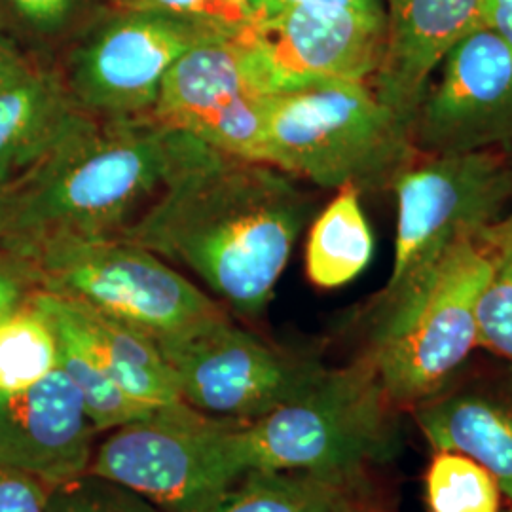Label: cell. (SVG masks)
Wrapping results in <instances>:
<instances>
[{
	"label": "cell",
	"mask_w": 512,
	"mask_h": 512,
	"mask_svg": "<svg viewBox=\"0 0 512 512\" xmlns=\"http://www.w3.org/2000/svg\"><path fill=\"white\" fill-rule=\"evenodd\" d=\"M311 209L291 175L207 147L116 239L190 270L226 310L253 319L272 302Z\"/></svg>",
	"instance_id": "cell-1"
},
{
	"label": "cell",
	"mask_w": 512,
	"mask_h": 512,
	"mask_svg": "<svg viewBox=\"0 0 512 512\" xmlns=\"http://www.w3.org/2000/svg\"><path fill=\"white\" fill-rule=\"evenodd\" d=\"M57 366V334L29 294L25 304L0 323V397L37 385Z\"/></svg>",
	"instance_id": "cell-21"
},
{
	"label": "cell",
	"mask_w": 512,
	"mask_h": 512,
	"mask_svg": "<svg viewBox=\"0 0 512 512\" xmlns=\"http://www.w3.org/2000/svg\"><path fill=\"white\" fill-rule=\"evenodd\" d=\"M503 512H512V505H511V507H509V509H505V511H503Z\"/></svg>",
	"instance_id": "cell-35"
},
{
	"label": "cell",
	"mask_w": 512,
	"mask_h": 512,
	"mask_svg": "<svg viewBox=\"0 0 512 512\" xmlns=\"http://www.w3.org/2000/svg\"><path fill=\"white\" fill-rule=\"evenodd\" d=\"M374 255V236L361 205V190L344 186L313 219L306 241V275L332 291L363 274Z\"/></svg>",
	"instance_id": "cell-19"
},
{
	"label": "cell",
	"mask_w": 512,
	"mask_h": 512,
	"mask_svg": "<svg viewBox=\"0 0 512 512\" xmlns=\"http://www.w3.org/2000/svg\"><path fill=\"white\" fill-rule=\"evenodd\" d=\"M82 116L55 69L38 67L0 92V188L37 165Z\"/></svg>",
	"instance_id": "cell-18"
},
{
	"label": "cell",
	"mask_w": 512,
	"mask_h": 512,
	"mask_svg": "<svg viewBox=\"0 0 512 512\" xmlns=\"http://www.w3.org/2000/svg\"><path fill=\"white\" fill-rule=\"evenodd\" d=\"M184 403L222 420H260L319 380L321 361L239 327L228 311L158 342Z\"/></svg>",
	"instance_id": "cell-9"
},
{
	"label": "cell",
	"mask_w": 512,
	"mask_h": 512,
	"mask_svg": "<svg viewBox=\"0 0 512 512\" xmlns=\"http://www.w3.org/2000/svg\"><path fill=\"white\" fill-rule=\"evenodd\" d=\"M228 38L186 19L120 6L55 69L74 107L95 120L148 118L165 74L192 48Z\"/></svg>",
	"instance_id": "cell-8"
},
{
	"label": "cell",
	"mask_w": 512,
	"mask_h": 512,
	"mask_svg": "<svg viewBox=\"0 0 512 512\" xmlns=\"http://www.w3.org/2000/svg\"><path fill=\"white\" fill-rule=\"evenodd\" d=\"M118 6L162 12L213 29L224 37H239L258 21L251 0H116Z\"/></svg>",
	"instance_id": "cell-25"
},
{
	"label": "cell",
	"mask_w": 512,
	"mask_h": 512,
	"mask_svg": "<svg viewBox=\"0 0 512 512\" xmlns=\"http://www.w3.org/2000/svg\"><path fill=\"white\" fill-rule=\"evenodd\" d=\"M241 421L179 401L105 433L90 475L122 484L165 512H202L238 476L234 435Z\"/></svg>",
	"instance_id": "cell-7"
},
{
	"label": "cell",
	"mask_w": 512,
	"mask_h": 512,
	"mask_svg": "<svg viewBox=\"0 0 512 512\" xmlns=\"http://www.w3.org/2000/svg\"><path fill=\"white\" fill-rule=\"evenodd\" d=\"M82 0H0V10L21 31L37 38L63 35L80 10Z\"/></svg>",
	"instance_id": "cell-27"
},
{
	"label": "cell",
	"mask_w": 512,
	"mask_h": 512,
	"mask_svg": "<svg viewBox=\"0 0 512 512\" xmlns=\"http://www.w3.org/2000/svg\"><path fill=\"white\" fill-rule=\"evenodd\" d=\"M416 158L412 126L370 82H321L270 99L260 162L294 179L378 192Z\"/></svg>",
	"instance_id": "cell-5"
},
{
	"label": "cell",
	"mask_w": 512,
	"mask_h": 512,
	"mask_svg": "<svg viewBox=\"0 0 512 512\" xmlns=\"http://www.w3.org/2000/svg\"><path fill=\"white\" fill-rule=\"evenodd\" d=\"M348 484L310 473L251 469L202 512H332L336 497Z\"/></svg>",
	"instance_id": "cell-20"
},
{
	"label": "cell",
	"mask_w": 512,
	"mask_h": 512,
	"mask_svg": "<svg viewBox=\"0 0 512 512\" xmlns=\"http://www.w3.org/2000/svg\"><path fill=\"white\" fill-rule=\"evenodd\" d=\"M494 270L490 249L467 236L378 294L361 355L399 410L410 412L458 380L478 348L476 308Z\"/></svg>",
	"instance_id": "cell-3"
},
{
	"label": "cell",
	"mask_w": 512,
	"mask_h": 512,
	"mask_svg": "<svg viewBox=\"0 0 512 512\" xmlns=\"http://www.w3.org/2000/svg\"><path fill=\"white\" fill-rule=\"evenodd\" d=\"M44 512H165L122 484L84 475L50 488Z\"/></svg>",
	"instance_id": "cell-24"
},
{
	"label": "cell",
	"mask_w": 512,
	"mask_h": 512,
	"mask_svg": "<svg viewBox=\"0 0 512 512\" xmlns=\"http://www.w3.org/2000/svg\"><path fill=\"white\" fill-rule=\"evenodd\" d=\"M54 330L59 342V368L78 389L99 435L128 425L131 421L147 418L156 410L128 395L109 372L93 359L90 351L82 348L69 334L55 327Z\"/></svg>",
	"instance_id": "cell-22"
},
{
	"label": "cell",
	"mask_w": 512,
	"mask_h": 512,
	"mask_svg": "<svg viewBox=\"0 0 512 512\" xmlns=\"http://www.w3.org/2000/svg\"><path fill=\"white\" fill-rule=\"evenodd\" d=\"M478 238L490 249L495 260L512 266V209L492 226H488Z\"/></svg>",
	"instance_id": "cell-33"
},
{
	"label": "cell",
	"mask_w": 512,
	"mask_h": 512,
	"mask_svg": "<svg viewBox=\"0 0 512 512\" xmlns=\"http://www.w3.org/2000/svg\"><path fill=\"white\" fill-rule=\"evenodd\" d=\"M488 25L512 46V0H490Z\"/></svg>",
	"instance_id": "cell-34"
},
{
	"label": "cell",
	"mask_w": 512,
	"mask_h": 512,
	"mask_svg": "<svg viewBox=\"0 0 512 512\" xmlns=\"http://www.w3.org/2000/svg\"><path fill=\"white\" fill-rule=\"evenodd\" d=\"M207 145L152 116H82L18 181L0 188V253L21 266L69 241L120 238Z\"/></svg>",
	"instance_id": "cell-2"
},
{
	"label": "cell",
	"mask_w": 512,
	"mask_h": 512,
	"mask_svg": "<svg viewBox=\"0 0 512 512\" xmlns=\"http://www.w3.org/2000/svg\"><path fill=\"white\" fill-rule=\"evenodd\" d=\"M258 19L272 18L296 8H340L374 18H385L382 0H251Z\"/></svg>",
	"instance_id": "cell-29"
},
{
	"label": "cell",
	"mask_w": 512,
	"mask_h": 512,
	"mask_svg": "<svg viewBox=\"0 0 512 512\" xmlns=\"http://www.w3.org/2000/svg\"><path fill=\"white\" fill-rule=\"evenodd\" d=\"M420 156L512 152V46L490 25L444 57L412 122Z\"/></svg>",
	"instance_id": "cell-11"
},
{
	"label": "cell",
	"mask_w": 512,
	"mask_h": 512,
	"mask_svg": "<svg viewBox=\"0 0 512 512\" xmlns=\"http://www.w3.org/2000/svg\"><path fill=\"white\" fill-rule=\"evenodd\" d=\"M332 512H395L368 488L365 478L348 484L334 501Z\"/></svg>",
	"instance_id": "cell-31"
},
{
	"label": "cell",
	"mask_w": 512,
	"mask_h": 512,
	"mask_svg": "<svg viewBox=\"0 0 512 512\" xmlns=\"http://www.w3.org/2000/svg\"><path fill=\"white\" fill-rule=\"evenodd\" d=\"M410 414L433 450L473 459L512 499V380H456Z\"/></svg>",
	"instance_id": "cell-16"
},
{
	"label": "cell",
	"mask_w": 512,
	"mask_h": 512,
	"mask_svg": "<svg viewBox=\"0 0 512 512\" xmlns=\"http://www.w3.org/2000/svg\"><path fill=\"white\" fill-rule=\"evenodd\" d=\"M509 158H511V162H512V152H511V154H509Z\"/></svg>",
	"instance_id": "cell-36"
},
{
	"label": "cell",
	"mask_w": 512,
	"mask_h": 512,
	"mask_svg": "<svg viewBox=\"0 0 512 512\" xmlns=\"http://www.w3.org/2000/svg\"><path fill=\"white\" fill-rule=\"evenodd\" d=\"M50 486L0 465V512H44Z\"/></svg>",
	"instance_id": "cell-28"
},
{
	"label": "cell",
	"mask_w": 512,
	"mask_h": 512,
	"mask_svg": "<svg viewBox=\"0 0 512 512\" xmlns=\"http://www.w3.org/2000/svg\"><path fill=\"white\" fill-rule=\"evenodd\" d=\"M385 48L370 80L376 95L410 126L444 57L488 25L490 0H382Z\"/></svg>",
	"instance_id": "cell-15"
},
{
	"label": "cell",
	"mask_w": 512,
	"mask_h": 512,
	"mask_svg": "<svg viewBox=\"0 0 512 512\" xmlns=\"http://www.w3.org/2000/svg\"><path fill=\"white\" fill-rule=\"evenodd\" d=\"M97 429L57 366L37 385L0 397V465L54 488L88 475Z\"/></svg>",
	"instance_id": "cell-14"
},
{
	"label": "cell",
	"mask_w": 512,
	"mask_h": 512,
	"mask_svg": "<svg viewBox=\"0 0 512 512\" xmlns=\"http://www.w3.org/2000/svg\"><path fill=\"white\" fill-rule=\"evenodd\" d=\"M264 92L321 82H370L385 48V18L340 8H296L239 35Z\"/></svg>",
	"instance_id": "cell-13"
},
{
	"label": "cell",
	"mask_w": 512,
	"mask_h": 512,
	"mask_svg": "<svg viewBox=\"0 0 512 512\" xmlns=\"http://www.w3.org/2000/svg\"><path fill=\"white\" fill-rule=\"evenodd\" d=\"M23 268L37 291L84 304L156 342L228 311L162 256L126 239L59 243Z\"/></svg>",
	"instance_id": "cell-6"
},
{
	"label": "cell",
	"mask_w": 512,
	"mask_h": 512,
	"mask_svg": "<svg viewBox=\"0 0 512 512\" xmlns=\"http://www.w3.org/2000/svg\"><path fill=\"white\" fill-rule=\"evenodd\" d=\"M33 291L29 272L14 258L0 253V323L21 308Z\"/></svg>",
	"instance_id": "cell-30"
},
{
	"label": "cell",
	"mask_w": 512,
	"mask_h": 512,
	"mask_svg": "<svg viewBox=\"0 0 512 512\" xmlns=\"http://www.w3.org/2000/svg\"><path fill=\"white\" fill-rule=\"evenodd\" d=\"M397 198L393 270L384 289L435 260L454 241L480 236L512 202V162L505 152L420 156L391 188Z\"/></svg>",
	"instance_id": "cell-10"
},
{
	"label": "cell",
	"mask_w": 512,
	"mask_h": 512,
	"mask_svg": "<svg viewBox=\"0 0 512 512\" xmlns=\"http://www.w3.org/2000/svg\"><path fill=\"white\" fill-rule=\"evenodd\" d=\"M429 512H501V488L482 465L459 452L435 450L423 475Z\"/></svg>",
	"instance_id": "cell-23"
},
{
	"label": "cell",
	"mask_w": 512,
	"mask_h": 512,
	"mask_svg": "<svg viewBox=\"0 0 512 512\" xmlns=\"http://www.w3.org/2000/svg\"><path fill=\"white\" fill-rule=\"evenodd\" d=\"M270 99L241 37L217 38L169 69L152 118L217 152L260 162Z\"/></svg>",
	"instance_id": "cell-12"
},
{
	"label": "cell",
	"mask_w": 512,
	"mask_h": 512,
	"mask_svg": "<svg viewBox=\"0 0 512 512\" xmlns=\"http://www.w3.org/2000/svg\"><path fill=\"white\" fill-rule=\"evenodd\" d=\"M35 69L37 65L27 55L21 54L10 40L0 35V92L12 88Z\"/></svg>",
	"instance_id": "cell-32"
},
{
	"label": "cell",
	"mask_w": 512,
	"mask_h": 512,
	"mask_svg": "<svg viewBox=\"0 0 512 512\" xmlns=\"http://www.w3.org/2000/svg\"><path fill=\"white\" fill-rule=\"evenodd\" d=\"M401 414L365 355L327 366L300 397L260 420L238 423L236 458L251 469L296 471L342 482L365 478L401 448Z\"/></svg>",
	"instance_id": "cell-4"
},
{
	"label": "cell",
	"mask_w": 512,
	"mask_h": 512,
	"mask_svg": "<svg viewBox=\"0 0 512 512\" xmlns=\"http://www.w3.org/2000/svg\"><path fill=\"white\" fill-rule=\"evenodd\" d=\"M495 260V258H494ZM478 348L512 365V266L495 260V270L476 308Z\"/></svg>",
	"instance_id": "cell-26"
},
{
	"label": "cell",
	"mask_w": 512,
	"mask_h": 512,
	"mask_svg": "<svg viewBox=\"0 0 512 512\" xmlns=\"http://www.w3.org/2000/svg\"><path fill=\"white\" fill-rule=\"evenodd\" d=\"M33 302L55 329L69 334L103 366L118 385L150 408L179 403L181 391L173 368L154 338L73 300L33 291Z\"/></svg>",
	"instance_id": "cell-17"
}]
</instances>
